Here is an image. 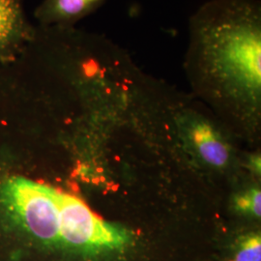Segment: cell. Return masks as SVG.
<instances>
[{
    "label": "cell",
    "mask_w": 261,
    "mask_h": 261,
    "mask_svg": "<svg viewBox=\"0 0 261 261\" xmlns=\"http://www.w3.org/2000/svg\"><path fill=\"white\" fill-rule=\"evenodd\" d=\"M189 70L256 106L261 89L259 0H209L189 20Z\"/></svg>",
    "instance_id": "1"
},
{
    "label": "cell",
    "mask_w": 261,
    "mask_h": 261,
    "mask_svg": "<svg viewBox=\"0 0 261 261\" xmlns=\"http://www.w3.org/2000/svg\"><path fill=\"white\" fill-rule=\"evenodd\" d=\"M58 235L56 246L91 257L121 254L134 244V236L121 226L109 224L83 200L58 191Z\"/></svg>",
    "instance_id": "2"
},
{
    "label": "cell",
    "mask_w": 261,
    "mask_h": 261,
    "mask_svg": "<svg viewBox=\"0 0 261 261\" xmlns=\"http://www.w3.org/2000/svg\"><path fill=\"white\" fill-rule=\"evenodd\" d=\"M1 200L24 230L45 245L56 246L58 235V190L27 178L8 179Z\"/></svg>",
    "instance_id": "3"
},
{
    "label": "cell",
    "mask_w": 261,
    "mask_h": 261,
    "mask_svg": "<svg viewBox=\"0 0 261 261\" xmlns=\"http://www.w3.org/2000/svg\"><path fill=\"white\" fill-rule=\"evenodd\" d=\"M36 31L24 12L23 0H0V65L14 60Z\"/></svg>",
    "instance_id": "4"
},
{
    "label": "cell",
    "mask_w": 261,
    "mask_h": 261,
    "mask_svg": "<svg viewBox=\"0 0 261 261\" xmlns=\"http://www.w3.org/2000/svg\"><path fill=\"white\" fill-rule=\"evenodd\" d=\"M107 0H43L34 11L37 25L75 28L76 22L100 9Z\"/></svg>",
    "instance_id": "5"
},
{
    "label": "cell",
    "mask_w": 261,
    "mask_h": 261,
    "mask_svg": "<svg viewBox=\"0 0 261 261\" xmlns=\"http://www.w3.org/2000/svg\"><path fill=\"white\" fill-rule=\"evenodd\" d=\"M189 133L199 155L206 163L217 168L224 167L227 163L228 149L210 122L193 116L189 124Z\"/></svg>",
    "instance_id": "6"
},
{
    "label": "cell",
    "mask_w": 261,
    "mask_h": 261,
    "mask_svg": "<svg viewBox=\"0 0 261 261\" xmlns=\"http://www.w3.org/2000/svg\"><path fill=\"white\" fill-rule=\"evenodd\" d=\"M230 261H261L260 234H248L239 240Z\"/></svg>",
    "instance_id": "7"
},
{
    "label": "cell",
    "mask_w": 261,
    "mask_h": 261,
    "mask_svg": "<svg viewBox=\"0 0 261 261\" xmlns=\"http://www.w3.org/2000/svg\"><path fill=\"white\" fill-rule=\"evenodd\" d=\"M260 202V191L257 189H252L236 198V207L244 213H248L259 218Z\"/></svg>",
    "instance_id": "8"
}]
</instances>
